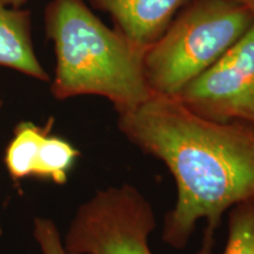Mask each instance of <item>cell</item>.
<instances>
[{"label":"cell","instance_id":"6da1fadb","mask_svg":"<svg viewBox=\"0 0 254 254\" xmlns=\"http://www.w3.org/2000/svg\"><path fill=\"white\" fill-rule=\"evenodd\" d=\"M126 138L168 167L178 198L163 227V240L182 249L196 222L207 221V240L222 214L254 195V125L214 122L190 111L174 95L153 93L119 113Z\"/></svg>","mask_w":254,"mask_h":254},{"label":"cell","instance_id":"7a4b0ae2","mask_svg":"<svg viewBox=\"0 0 254 254\" xmlns=\"http://www.w3.org/2000/svg\"><path fill=\"white\" fill-rule=\"evenodd\" d=\"M45 31L55 44L51 92L57 99L100 95L123 113L153 95L144 69L146 49L104 25L82 0H52Z\"/></svg>","mask_w":254,"mask_h":254},{"label":"cell","instance_id":"3957f363","mask_svg":"<svg viewBox=\"0 0 254 254\" xmlns=\"http://www.w3.org/2000/svg\"><path fill=\"white\" fill-rule=\"evenodd\" d=\"M254 12L233 0H198L144 55L153 93L177 95L249 31Z\"/></svg>","mask_w":254,"mask_h":254},{"label":"cell","instance_id":"277c9868","mask_svg":"<svg viewBox=\"0 0 254 254\" xmlns=\"http://www.w3.org/2000/svg\"><path fill=\"white\" fill-rule=\"evenodd\" d=\"M154 209L129 184L107 187L79 206L64 238L73 254H153L148 237Z\"/></svg>","mask_w":254,"mask_h":254},{"label":"cell","instance_id":"5b68a950","mask_svg":"<svg viewBox=\"0 0 254 254\" xmlns=\"http://www.w3.org/2000/svg\"><path fill=\"white\" fill-rule=\"evenodd\" d=\"M174 97L206 119L254 125V21L218 62Z\"/></svg>","mask_w":254,"mask_h":254},{"label":"cell","instance_id":"8992f818","mask_svg":"<svg viewBox=\"0 0 254 254\" xmlns=\"http://www.w3.org/2000/svg\"><path fill=\"white\" fill-rule=\"evenodd\" d=\"M112 15L120 33L134 45L147 49L164 34L185 0H88Z\"/></svg>","mask_w":254,"mask_h":254},{"label":"cell","instance_id":"52a82bcc","mask_svg":"<svg viewBox=\"0 0 254 254\" xmlns=\"http://www.w3.org/2000/svg\"><path fill=\"white\" fill-rule=\"evenodd\" d=\"M31 12L0 1V66L50 81L32 43Z\"/></svg>","mask_w":254,"mask_h":254},{"label":"cell","instance_id":"ba28073f","mask_svg":"<svg viewBox=\"0 0 254 254\" xmlns=\"http://www.w3.org/2000/svg\"><path fill=\"white\" fill-rule=\"evenodd\" d=\"M52 123L40 127L32 122H21L13 129V136L5 150L6 170L14 182L33 176L34 163L43 139L50 133Z\"/></svg>","mask_w":254,"mask_h":254},{"label":"cell","instance_id":"9c48e42d","mask_svg":"<svg viewBox=\"0 0 254 254\" xmlns=\"http://www.w3.org/2000/svg\"><path fill=\"white\" fill-rule=\"evenodd\" d=\"M78 157L79 151L74 146L49 133L39 146L32 177L64 185Z\"/></svg>","mask_w":254,"mask_h":254},{"label":"cell","instance_id":"30bf717a","mask_svg":"<svg viewBox=\"0 0 254 254\" xmlns=\"http://www.w3.org/2000/svg\"><path fill=\"white\" fill-rule=\"evenodd\" d=\"M224 254H254V195L231 207Z\"/></svg>","mask_w":254,"mask_h":254},{"label":"cell","instance_id":"8fae6325","mask_svg":"<svg viewBox=\"0 0 254 254\" xmlns=\"http://www.w3.org/2000/svg\"><path fill=\"white\" fill-rule=\"evenodd\" d=\"M33 237L41 254H73L65 249L58 227L49 218L37 217L34 219Z\"/></svg>","mask_w":254,"mask_h":254},{"label":"cell","instance_id":"7c38bea8","mask_svg":"<svg viewBox=\"0 0 254 254\" xmlns=\"http://www.w3.org/2000/svg\"><path fill=\"white\" fill-rule=\"evenodd\" d=\"M0 1L8 6H12V7H21L24 4H26L28 0H0Z\"/></svg>","mask_w":254,"mask_h":254},{"label":"cell","instance_id":"4fadbf2b","mask_svg":"<svg viewBox=\"0 0 254 254\" xmlns=\"http://www.w3.org/2000/svg\"><path fill=\"white\" fill-rule=\"evenodd\" d=\"M233 1H237L241 5L246 6V7H249L250 9H252V11L254 12V0H233Z\"/></svg>","mask_w":254,"mask_h":254},{"label":"cell","instance_id":"5bb4252c","mask_svg":"<svg viewBox=\"0 0 254 254\" xmlns=\"http://www.w3.org/2000/svg\"><path fill=\"white\" fill-rule=\"evenodd\" d=\"M2 105H4V103H2V100L0 99V111H1V109H2Z\"/></svg>","mask_w":254,"mask_h":254}]
</instances>
